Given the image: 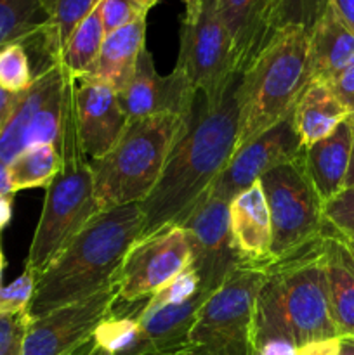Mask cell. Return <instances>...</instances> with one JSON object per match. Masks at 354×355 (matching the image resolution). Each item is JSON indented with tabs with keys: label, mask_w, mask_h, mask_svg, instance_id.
I'll return each instance as SVG.
<instances>
[{
	"label": "cell",
	"mask_w": 354,
	"mask_h": 355,
	"mask_svg": "<svg viewBox=\"0 0 354 355\" xmlns=\"http://www.w3.org/2000/svg\"><path fill=\"white\" fill-rule=\"evenodd\" d=\"M239 82L236 73L214 97L196 94L158 182L141 201L139 239L183 225L228 165L238 141Z\"/></svg>",
	"instance_id": "cell-1"
},
{
	"label": "cell",
	"mask_w": 354,
	"mask_h": 355,
	"mask_svg": "<svg viewBox=\"0 0 354 355\" xmlns=\"http://www.w3.org/2000/svg\"><path fill=\"white\" fill-rule=\"evenodd\" d=\"M141 203L99 211L37 276L30 319L87 300L115 286L125 255L139 239Z\"/></svg>",
	"instance_id": "cell-2"
},
{
	"label": "cell",
	"mask_w": 354,
	"mask_h": 355,
	"mask_svg": "<svg viewBox=\"0 0 354 355\" xmlns=\"http://www.w3.org/2000/svg\"><path fill=\"white\" fill-rule=\"evenodd\" d=\"M75 80L69 76L65 85L62 103L61 137V170L45 187L44 208L31 239L24 269L35 276L42 272L65 246L85 227L90 218L99 214L94 193V175L90 159L80 146L75 116Z\"/></svg>",
	"instance_id": "cell-3"
},
{
	"label": "cell",
	"mask_w": 354,
	"mask_h": 355,
	"mask_svg": "<svg viewBox=\"0 0 354 355\" xmlns=\"http://www.w3.org/2000/svg\"><path fill=\"white\" fill-rule=\"evenodd\" d=\"M309 83V31L281 30L242 75L236 149H242L294 111Z\"/></svg>",
	"instance_id": "cell-4"
},
{
	"label": "cell",
	"mask_w": 354,
	"mask_h": 355,
	"mask_svg": "<svg viewBox=\"0 0 354 355\" xmlns=\"http://www.w3.org/2000/svg\"><path fill=\"white\" fill-rule=\"evenodd\" d=\"M187 116L162 113L128 120L113 149L90 159L99 211L141 203L151 193Z\"/></svg>",
	"instance_id": "cell-5"
},
{
	"label": "cell",
	"mask_w": 354,
	"mask_h": 355,
	"mask_svg": "<svg viewBox=\"0 0 354 355\" xmlns=\"http://www.w3.org/2000/svg\"><path fill=\"white\" fill-rule=\"evenodd\" d=\"M266 267L239 266L205 300L187 355H255V300Z\"/></svg>",
	"instance_id": "cell-6"
},
{
	"label": "cell",
	"mask_w": 354,
	"mask_h": 355,
	"mask_svg": "<svg viewBox=\"0 0 354 355\" xmlns=\"http://www.w3.org/2000/svg\"><path fill=\"white\" fill-rule=\"evenodd\" d=\"M321 236L266 267L281 314L297 347L339 336L330 309Z\"/></svg>",
	"instance_id": "cell-7"
},
{
	"label": "cell",
	"mask_w": 354,
	"mask_h": 355,
	"mask_svg": "<svg viewBox=\"0 0 354 355\" xmlns=\"http://www.w3.org/2000/svg\"><path fill=\"white\" fill-rule=\"evenodd\" d=\"M302 156L260 179L269 208L273 262L311 245L325 231L323 201L305 172Z\"/></svg>",
	"instance_id": "cell-8"
},
{
	"label": "cell",
	"mask_w": 354,
	"mask_h": 355,
	"mask_svg": "<svg viewBox=\"0 0 354 355\" xmlns=\"http://www.w3.org/2000/svg\"><path fill=\"white\" fill-rule=\"evenodd\" d=\"M176 68L198 94L214 97L236 75L229 35L219 0H183Z\"/></svg>",
	"instance_id": "cell-9"
},
{
	"label": "cell",
	"mask_w": 354,
	"mask_h": 355,
	"mask_svg": "<svg viewBox=\"0 0 354 355\" xmlns=\"http://www.w3.org/2000/svg\"><path fill=\"white\" fill-rule=\"evenodd\" d=\"M66 78V68L56 62L35 75L26 90L16 94L0 132V162L10 165L31 146L59 144Z\"/></svg>",
	"instance_id": "cell-10"
},
{
	"label": "cell",
	"mask_w": 354,
	"mask_h": 355,
	"mask_svg": "<svg viewBox=\"0 0 354 355\" xmlns=\"http://www.w3.org/2000/svg\"><path fill=\"white\" fill-rule=\"evenodd\" d=\"M189 266V239L180 225L137 239L125 255L115 281L117 305L132 307L146 302Z\"/></svg>",
	"instance_id": "cell-11"
},
{
	"label": "cell",
	"mask_w": 354,
	"mask_h": 355,
	"mask_svg": "<svg viewBox=\"0 0 354 355\" xmlns=\"http://www.w3.org/2000/svg\"><path fill=\"white\" fill-rule=\"evenodd\" d=\"M180 227L191 246V267L200 281V291L210 297L226 277L243 266L229 232V203L205 194Z\"/></svg>",
	"instance_id": "cell-12"
},
{
	"label": "cell",
	"mask_w": 354,
	"mask_h": 355,
	"mask_svg": "<svg viewBox=\"0 0 354 355\" xmlns=\"http://www.w3.org/2000/svg\"><path fill=\"white\" fill-rule=\"evenodd\" d=\"M117 288L54 309L30 321L21 355H73L113 312Z\"/></svg>",
	"instance_id": "cell-13"
},
{
	"label": "cell",
	"mask_w": 354,
	"mask_h": 355,
	"mask_svg": "<svg viewBox=\"0 0 354 355\" xmlns=\"http://www.w3.org/2000/svg\"><path fill=\"white\" fill-rule=\"evenodd\" d=\"M302 155H304V148H302L290 113L280 123L233 153L231 159L212 184L207 196L231 203L233 198L248 189L267 172L285 163L295 162Z\"/></svg>",
	"instance_id": "cell-14"
},
{
	"label": "cell",
	"mask_w": 354,
	"mask_h": 355,
	"mask_svg": "<svg viewBox=\"0 0 354 355\" xmlns=\"http://www.w3.org/2000/svg\"><path fill=\"white\" fill-rule=\"evenodd\" d=\"M196 94L186 76L177 69H172L169 75H160L151 52L144 49L132 76L118 92V101L128 120L162 113L187 116L194 106Z\"/></svg>",
	"instance_id": "cell-15"
},
{
	"label": "cell",
	"mask_w": 354,
	"mask_h": 355,
	"mask_svg": "<svg viewBox=\"0 0 354 355\" xmlns=\"http://www.w3.org/2000/svg\"><path fill=\"white\" fill-rule=\"evenodd\" d=\"M75 116L80 146L89 159H99L113 149L128 125L118 94L92 80H75Z\"/></svg>",
	"instance_id": "cell-16"
},
{
	"label": "cell",
	"mask_w": 354,
	"mask_h": 355,
	"mask_svg": "<svg viewBox=\"0 0 354 355\" xmlns=\"http://www.w3.org/2000/svg\"><path fill=\"white\" fill-rule=\"evenodd\" d=\"M229 232L243 266L267 267L271 257V218L260 180L229 203Z\"/></svg>",
	"instance_id": "cell-17"
},
{
	"label": "cell",
	"mask_w": 354,
	"mask_h": 355,
	"mask_svg": "<svg viewBox=\"0 0 354 355\" xmlns=\"http://www.w3.org/2000/svg\"><path fill=\"white\" fill-rule=\"evenodd\" d=\"M273 0H219V14L229 35L236 73L243 75L273 38Z\"/></svg>",
	"instance_id": "cell-18"
},
{
	"label": "cell",
	"mask_w": 354,
	"mask_h": 355,
	"mask_svg": "<svg viewBox=\"0 0 354 355\" xmlns=\"http://www.w3.org/2000/svg\"><path fill=\"white\" fill-rule=\"evenodd\" d=\"M353 120L347 118L328 137L304 149L302 162L305 172L323 203L332 200L346 187L353 158Z\"/></svg>",
	"instance_id": "cell-19"
},
{
	"label": "cell",
	"mask_w": 354,
	"mask_h": 355,
	"mask_svg": "<svg viewBox=\"0 0 354 355\" xmlns=\"http://www.w3.org/2000/svg\"><path fill=\"white\" fill-rule=\"evenodd\" d=\"M354 61V31L332 3L309 33V82L330 83Z\"/></svg>",
	"instance_id": "cell-20"
},
{
	"label": "cell",
	"mask_w": 354,
	"mask_h": 355,
	"mask_svg": "<svg viewBox=\"0 0 354 355\" xmlns=\"http://www.w3.org/2000/svg\"><path fill=\"white\" fill-rule=\"evenodd\" d=\"M321 250L333 324L339 336L354 338V257L346 243L326 227Z\"/></svg>",
	"instance_id": "cell-21"
},
{
	"label": "cell",
	"mask_w": 354,
	"mask_h": 355,
	"mask_svg": "<svg viewBox=\"0 0 354 355\" xmlns=\"http://www.w3.org/2000/svg\"><path fill=\"white\" fill-rule=\"evenodd\" d=\"M146 49V16L106 35L94 71L82 80L103 83L120 92L134 73L137 59Z\"/></svg>",
	"instance_id": "cell-22"
},
{
	"label": "cell",
	"mask_w": 354,
	"mask_h": 355,
	"mask_svg": "<svg viewBox=\"0 0 354 355\" xmlns=\"http://www.w3.org/2000/svg\"><path fill=\"white\" fill-rule=\"evenodd\" d=\"M207 298V295L200 291L196 297L184 304L167 305L155 311H135V318L153 355L180 352L187 349L191 328Z\"/></svg>",
	"instance_id": "cell-23"
},
{
	"label": "cell",
	"mask_w": 354,
	"mask_h": 355,
	"mask_svg": "<svg viewBox=\"0 0 354 355\" xmlns=\"http://www.w3.org/2000/svg\"><path fill=\"white\" fill-rule=\"evenodd\" d=\"M292 118L302 148L307 149L328 137L349 114L328 83L309 82L295 103Z\"/></svg>",
	"instance_id": "cell-24"
},
{
	"label": "cell",
	"mask_w": 354,
	"mask_h": 355,
	"mask_svg": "<svg viewBox=\"0 0 354 355\" xmlns=\"http://www.w3.org/2000/svg\"><path fill=\"white\" fill-rule=\"evenodd\" d=\"M47 17L40 0H0V49L21 44L28 54L40 55L42 69L56 64L45 47Z\"/></svg>",
	"instance_id": "cell-25"
},
{
	"label": "cell",
	"mask_w": 354,
	"mask_h": 355,
	"mask_svg": "<svg viewBox=\"0 0 354 355\" xmlns=\"http://www.w3.org/2000/svg\"><path fill=\"white\" fill-rule=\"evenodd\" d=\"M106 33L101 21L99 6L75 28L71 37L66 42L59 62L66 68L73 80H82L94 71L97 58Z\"/></svg>",
	"instance_id": "cell-26"
},
{
	"label": "cell",
	"mask_w": 354,
	"mask_h": 355,
	"mask_svg": "<svg viewBox=\"0 0 354 355\" xmlns=\"http://www.w3.org/2000/svg\"><path fill=\"white\" fill-rule=\"evenodd\" d=\"M101 0H40L47 17L45 47L54 62H59L62 49L75 28L99 6Z\"/></svg>",
	"instance_id": "cell-27"
},
{
	"label": "cell",
	"mask_w": 354,
	"mask_h": 355,
	"mask_svg": "<svg viewBox=\"0 0 354 355\" xmlns=\"http://www.w3.org/2000/svg\"><path fill=\"white\" fill-rule=\"evenodd\" d=\"M61 153L56 144H38L24 149L9 165L14 191L47 187L61 170Z\"/></svg>",
	"instance_id": "cell-28"
},
{
	"label": "cell",
	"mask_w": 354,
	"mask_h": 355,
	"mask_svg": "<svg viewBox=\"0 0 354 355\" xmlns=\"http://www.w3.org/2000/svg\"><path fill=\"white\" fill-rule=\"evenodd\" d=\"M94 342L108 355H153L137 318L117 311L101 322L92 335Z\"/></svg>",
	"instance_id": "cell-29"
},
{
	"label": "cell",
	"mask_w": 354,
	"mask_h": 355,
	"mask_svg": "<svg viewBox=\"0 0 354 355\" xmlns=\"http://www.w3.org/2000/svg\"><path fill=\"white\" fill-rule=\"evenodd\" d=\"M328 6L330 0H273V12H271L273 37L278 31L292 26H301L311 33Z\"/></svg>",
	"instance_id": "cell-30"
},
{
	"label": "cell",
	"mask_w": 354,
	"mask_h": 355,
	"mask_svg": "<svg viewBox=\"0 0 354 355\" xmlns=\"http://www.w3.org/2000/svg\"><path fill=\"white\" fill-rule=\"evenodd\" d=\"M30 54L21 44H10L0 49V87L10 94L26 90L33 82Z\"/></svg>",
	"instance_id": "cell-31"
},
{
	"label": "cell",
	"mask_w": 354,
	"mask_h": 355,
	"mask_svg": "<svg viewBox=\"0 0 354 355\" xmlns=\"http://www.w3.org/2000/svg\"><path fill=\"white\" fill-rule=\"evenodd\" d=\"M323 218L330 232L354 245V187H344L332 200L323 203Z\"/></svg>",
	"instance_id": "cell-32"
},
{
	"label": "cell",
	"mask_w": 354,
	"mask_h": 355,
	"mask_svg": "<svg viewBox=\"0 0 354 355\" xmlns=\"http://www.w3.org/2000/svg\"><path fill=\"white\" fill-rule=\"evenodd\" d=\"M200 293V281L193 267L184 269L179 276L170 279L165 286L160 288L153 297H149L139 311H155V309L167 307V305H179L191 300Z\"/></svg>",
	"instance_id": "cell-33"
},
{
	"label": "cell",
	"mask_w": 354,
	"mask_h": 355,
	"mask_svg": "<svg viewBox=\"0 0 354 355\" xmlns=\"http://www.w3.org/2000/svg\"><path fill=\"white\" fill-rule=\"evenodd\" d=\"M37 276L30 270L24 272L7 286H0V314H14V312L28 311L35 293Z\"/></svg>",
	"instance_id": "cell-34"
},
{
	"label": "cell",
	"mask_w": 354,
	"mask_h": 355,
	"mask_svg": "<svg viewBox=\"0 0 354 355\" xmlns=\"http://www.w3.org/2000/svg\"><path fill=\"white\" fill-rule=\"evenodd\" d=\"M99 12L106 35L134 23L139 17L148 16V12L141 9L134 0H101Z\"/></svg>",
	"instance_id": "cell-35"
},
{
	"label": "cell",
	"mask_w": 354,
	"mask_h": 355,
	"mask_svg": "<svg viewBox=\"0 0 354 355\" xmlns=\"http://www.w3.org/2000/svg\"><path fill=\"white\" fill-rule=\"evenodd\" d=\"M30 321L28 311L0 314V355H21Z\"/></svg>",
	"instance_id": "cell-36"
},
{
	"label": "cell",
	"mask_w": 354,
	"mask_h": 355,
	"mask_svg": "<svg viewBox=\"0 0 354 355\" xmlns=\"http://www.w3.org/2000/svg\"><path fill=\"white\" fill-rule=\"evenodd\" d=\"M328 85L332 87L333 94L340 101V104L346 107L349 118L354 120V61Z\"/></svg>",
	"instance_id": "cell-37"
},
{
	"label": "cell",
	"mask_w": 354,
	"mask_h": 355,
	"mask_svg": "<svg viewBox=\"0 0 354 355\" xmlns=\"http://www.w3.org/2000/svg\"><path fill=\"white\" fill-rule=\"evenodd\" d=\"M255 355H298V347L287 336H266L255 342Z\"/></svg>",
	"instance_id": "cell-38"
},
{
	"label": "cell",
	"mask_w": 354,
	"mask_h": 355,
	"mask_svg": "<svg viewBox=\"0 0 354 355\" xmlns=\"http://www.w3.org/2000/svg\"><path fill=\"white\" fill-rule=\"evenodd\" d=\"M339 350L340 336H337V338L305 343V345L298 347V355H339Z\"/></svg>",
	"instance_id": "cell-39"
},
{
	"label": "cell",
	"mask_w": 354,
	"mask_h": 355,
	"mask_svg": "<svg viewBox=\"0 0 354 355\" xmlns=\"http://www.w3.org/2000/svg\"><path fill=\"white\" fill-rule=\"evenodd\" d=\"M340 19L354 31V0H330Z\"/></svg>",
	"instance_id": "cell-40"
},
{
	"label": "cell",
	"mask_w": 354,
	"mask_h": 355,
	"mask_svg": "<svg viewBox=\"0 0 354 355\" xmlns=\"http://www.w3.org/2000/svg\"><path fill=\"white\" fill-rule=\"evenodd\" d=\"M14 101H16V94L7 92L6 89L0 87V132H2V127L6 123L7 116H9L10 110H12Z\"/></svg>",
	"instance_id": "cell-41"
},
{
	"label": "cell",
	"mask_w": 354,
	"mask_h": 355,
	"mask_svg": "<svg viewBox=\"0 0 354 355\" xmlns=\"http://www.w3.org/2000/svg\"><path fill=\"white\" fill-rule=\"evenodd\" d=\"M14 194H16V191H14L12 182H10L9 165L0 162V196L14 198Z\"/></svg>",
	"instance_id": "cell-42"
},
{
	"label": "cell",
	"mask_w": 354,
	"mask_h": 355,
	"mask_svg": "<svg viewBox=\"0 0 354 355\" xmlns=\"http://www.w3.org/2000/svg\"><path fill=\"white\" fill-rule=\"evenodd\" d=\"M12 217V198L0 196V231L6 227Z\"/></svg>",
	"instance_id": "cell-43"
},
{
	"label": "cell",
	"mask_w": 354,
	"mask_h": 355,
	"mask_svg": "<svg viewBox=\"0 0 354 355\" xmlns=\"http://www.w3.org/2000/svg\"><path fill=\"white\" fill-rule=\"evenodd\" d=\"M339 355H354V338H349V336H340Z\"/></svg>",
	"instance_id": "cell-44"
},
{
	"label": "cell",
	"mask_w": 354,
	"mask_h": 355,
	"mask_svg": "<svg viewBox=\"0 0 354 355\" xmlns=\"http://www.w3.org/2000/svg\"><path fill=\"white\" fill-rule=\"evenodd\" d=\"M134 2L137 3L141 9H144L146 12H149V9H151V7H155V0H134Z\"/></svg>",
	"instance_id": "cell-45"
},
{
	"label": "cell",
	"mask_w": 354,
	"mask_h": 355,
	"mask_svg": "<svg viewBox=\"0 0 354 355\" xmlns=\"http://www.w3.org/2000/svg\"><path fill=\"white\" fill-rule=\"evenodd\" d=\"M346 187H354V168L349 170V175H347Z\"/></svg>",
	"instance_id": "cell-46"
},
{
	"label": "cell",
	"mask_w": 354,
	"mask_h": 355,
	"mask_svg": "<svg viewBox=\"0 0 354 355\" xmlns=\"http://www.w3.org/2000/svg\"><path fill=\"white\" fill-rule=\"evenodd\" d=\"M3 266H6V260H3V253H2V246H0V279H2V272H3Z\"/></svg>",
	"instance_id": "cell-47"
},
{
	"label": "cell",
	"mask_w": 354,
	"mask_h": 355,
	"mask_svg": "<svg viewBox=\"0 0 354 355\" xmlns=\"http://www.w3.org/2000/svg\"><path fill=\"white\" fill-rule=\"evenodd\" d=\"M351 120H353V118H351ZM353 132H354V120H353ZM351 168H354V144H353V158H351V166H349V170Z\"/></svg>",
	"instance_id": "cell-48"
},
{
	"label": "cell",
	"mask_w": 354,
	"mask_h": 355,
	"mask_svg": "<svg viewBox=\"0 0 354 355\" xmlns=\"http://www.w3.org/2000/svg\"><path fill=\"white\" fill-rule=\"evenodd\" d=\"M162 355H187L186 350H180V352H170V354H162Z\"/></svg>",
	"instance_id": "cell-49"
},
{
	"label": "cell",
	"mask_w": 354,
	"mask_h": 355,
	"mask_svg": "<svg viewBox=\"0 0 354 355\" xmlns=\"http://www.w3.org/2000/svg\"><path fill=\"white\" fill-rule=\"evenodd\" d=\"M344 243H346V241H344ZM346 245H347V248H349L351 255H353V257H354V245H349V243H346Z\"/></svg>",
	"instance_id": "cell-50"
},
{
	"label": "cell",
	"mask_w": 354,
	"mask_h": 355,
	"mask_svg": "<svg viewBox=\"0 0 354 355\" xmlns=\"http://www.w3.org/2000/svg\"><path fill=\"white\" fill-rule=\"evenodd\" d=\"M160 2V0H155V6H156V3H158Z\"/></svg>",
	"instance_id": "cell-51"
}]
</instances>
